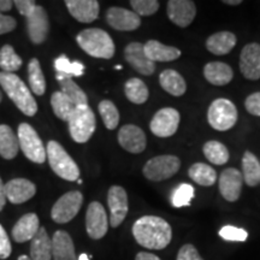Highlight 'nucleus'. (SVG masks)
<instances>
[{
    "mask_svg": "<svg viewBox=\"0 0 260 260\" xmlns=\"http://www.w3.org/2000/svg\"><path fill=\"white\" fill-rule=\"evenodd\" d=\"M180 121L181 116L177 110L172 107H165V109L159 110L153 116L149 128L158 138H170L176 134Z\"/></svg>",
    "mask_w": 260,
    "mask_h": 260,
    "instance_id": "9d476101",
    "label": "nucleus"
},
{
    "mask_svg": "<svg viewBox=\"0 0 260 260\" xmlns=\"http://www.w3.org/2000/svg\"><path fill=\"white\" fill-rule=\"evenodd\" d=\"M207 119H209L210 125L219 132H226L232 129L237 121V109L235 104L224 98L216 99L209 107Z\"/></svg>",
    "mask_w": 260,
    "mask_h": 260,
    "instance_id": "423d86ee",
    "label": "nucleus"
},
{
    "mask_svg": "<svg viewBox=\"0 0 260 260\" xmlns=\"http://www.w3.org/2000/svg\"><path fill=\"white\" fill-rule=\"evenodd\" d=\"M242 177L249 187H255L260 182V162L251 151H246L243 154Z\"/></svg>",
    "mask_w": 260,
    "mask_h": 260,
    "instance_id": "c756f323",
    "label": "nucleus"
},
{
    "mask_svg": "<svg viewBox=\"0 0 260 260\" xmlns=\"http://www.w3.org/2000/svg\"><path fill=\"white\" fill-rule=\"evenodd\" d=\"M116 69H117V70H121V69H122V65H117Z\"/></svg>",
    "mask_w": 260,
    "mask_h": 260,
    "instance_id": "6e6d98bb",
    "label": "nucleus"
},
{
    "mask_svg": "<svg viewBox=\"0 0 260 260\" xmlns=\"http://www.w3.org/2000/svg\"><path fill=\"white\" fill-rule=\"evenodd\" d=\"M205 157L214 165H223L229 160V151L222 142L218 141H207L203 147Z\"/></svg>",
    "mask_w": 260,
    "mask_h": 260,
    "instance_id": "f704fd0d",
    "label": "nucleus"
},
{
    "mask_svg": "<svg viewBox=\"0 0 260 260\" xmlns=\"http://www.w3.org/2000/svg\"><path fill=\"white\" fill-rule=\"evenodd\" d=\"M159 83L161 88L174 96H181L186 93L187 84L183 77L176 70L167 69L159 76Z\"/></svg>",
    "mask_w": 260,
    "mask_h": 260,
    "instance_id": "cd10ccee",
    "label": "nucleus"
},
{
    "mask_svg": "<svg viewBox=\"0 0 260 260\" xmlns=\"http://www.w3.org/2000/svg\"><path fill=\"white\" fill-rule=\"evenodd\" d=\"M181 168V160L176 155H158L146 162L142 172L149 181H164L174 176Z\"/></svg>",
    "mask_w": 260,
    "mask_h": 260,
    "instance_id": "6e6552de",
    "label": "nucleus"
},
{
    "mask_svg": "<svg viewBox=\"0 0 260 260\" xmlns=\"http://www.w3.org/2000/svg\"><path fill=\"white\" fill-rule=\"evenodd\" d=\"M98 109H99V113L106 128L109 130L116 129L119 123V112L115 104L110 100H103L100 102Z\"/></svg>",
    "mask_w": 260,
    "mask_h": 260,
    "instance_id": "4c0bfd02",
    "label": "nucleus"
},
{
    "mask_svg": "<svg viewBox=\"0 0 260 260\" xmlns=\"http://www.w3.org/2000/svg\"><path fill=\"white\" fill-rule=\"evenodd\" d=\"M245 107L251 115L260 117V92L253 93L251 95L247 96Z\"/></svg>",
    "mask_w": 260,
    "mask_h": 260,
    "instance_id": "a18cd8bd",
    "label": "nucleus"
},
{
    "mask_svg": "<svg viewBox=\"0 0 260 260\" xmlns=\"http://www.w3.org/2000/svg\"><path fill=\"white\" fill-rule=\"evenodd\" d=\"M0 86L8 94L10 99L25 116L32 117L38 112V104L27 84L17 75L9 73H0Z\"/></svg>",
    "mask_w": 260,
    "mask_h": 260,
    "instance_id": "f03ea898",
    "label": "nucleus"
},
{
    "mask_svg": "<svg viewBox=\"0 0 260 260\" xmlns=\"http://www.w3.org/2000/svg\"><path fill=\"white\" fill-rule=\"evenodd\" d=\"M197 15L195 3L190 0H170L168 2V16L174 24L187 28Z\"/></svg>",
    "mask_w": 260,
    "mask_h": 260,
    "instance_id": "2eb2a0df",
    "label": "nucleus"
},
{
    "mask_svg": "<svg viewBox=\"0 0 260 260\" xmlns=\"http://www.w3.org/2000/svg\"><path fill=\"white\" fill-rule=\"evenodd\" d=\"M243 177L237 169L229 168L219 177V191L226 201L234 203L240 198L242 190Z\"/></svg>",
    "mask_w": 260,
    "mask_h": 260,
    "instance_id": "6ab92c4d",
    "label": "nucleus"
},
{
    "mask_svg": "<svg viewBox=\"0 0 260 260\" xmlns=\"http://www.w3.org/2000/svg\"><path fill=\"white\" fill-rule=\"evenodd\" d=\"M118 142L122 148L134 154L144 152L147 145L145 132L140 126L134 124H125L122 126L118 133Z\"/></svg>",
    "mask_w": 260,
    "mask_h": 260,
    "instance_id": "4468645a",
    "label": "nucleus"
},
{
    "mask_svg": "<svg viewBox=\"0 0 260 260\" xmlns=\"http://www.w3.org/2000/svg\"><path fill=\"white\" fill-rule=\"evenodd\" d=\"M14 5V2H10V0H0V12L10 11Z\"/></svg>",
    "mask_w": 260,
    "mask_h": 260,
    "instance_id": "3c124183",
    "label": "nucleus"
},
{
    "mask_svg": "<svg viewBox=\"0 0 260 260\" xmlns=\"http://www.w3.org/2000/svg\"><path fill=\"white\" fill-rule=\"evenodd\" d=\"M68 123H69L71 138L79 144L88 141L95 132V116L88 105L77 106Z\"/></svg>",
    "mask_w": 260,
    "mask_h": 260,
    "instance_id": "39448f33",
    "label": "nucleus"
},
{
    "mask_svg": "<svg viewBox=\"0 0 260 260\" xmlns=\"http://www.w3.org/2000/svg\"><path fill=\"white\" fill-rule=\"evenodd\" d=\"M236 37L230 31H219L211 35L206 41V47L211 53L224 56L235 47Z\"/></svg>",
    "mask_w": 260,
    "mask_h": 260,
    "instance_id": "bb28decb",
    "label": "nucleus"
},
{
    "mask_svg": "<svg viewBox=\"0 0 260 260\" xmlns=\"http://www.w3.org/2000/svg\"><path fill=\"white\" fill-rule=\"evenodd\" d=\"M18 260H31L30 259V256H28V255H21V256H19V258H18Z\"/></svg>",
    "mask_w": 260,
    "mask_h": 260,
    "instance_id": "5fc2aeb1",
    "label": "nucleus"
},
{
    "mask_svg": "<svg viewBox=\"0 0 260 260\" xmlns=\"http://www.w3.org/2000/svg\"><path fill=\"white\" fill-rule=\"evenodd\" d=\"M37 193V187L25 178H14L5 184L6 199L12 204H23L30 200Z\"/></svg>",
    "mask_w": 260,
    "mask_h": 260,
    "instance_id": "aec40b11",
    "label": "nucleus"
},
{
    "mask_svg": "<svg viewBox=\"0 0 260 260\" xmlns=\"http://www.w3.org/2000/svg\"><path fill=\"white\" fill-rule=\"evenodd\" d=\"M76 41L79 46L90 57L111 59L115 54V42L103 29H84L77 35Z\"/></svg>",
    "mask_w": 260,
    "mask_h": 260,
    "instance_id": "7ed1b4c3",
    "label": "nucleus"
},
{
    "mask_svg": "<svg viewBox=\"0 0 260 260\" xmlns=\"http://www.w3.org/2000/svg\"><path fill=\"white\" fill-rule=\"evenodd\" d=\"M77 260H90V256L87 255V254H84V253H83V254H81L79 256V259H77Z\"/></svg>",
    "mask_w": 260,
    "mask_h": 260,
    "instance_id": "864d4df0",
    "label": "nucleus"
},
{
    "mask_svg": "<svg viewBox=\"0 0 260 260\" xmlns=\"http://www.w3.org/2000/svg\"><path fill=\"white\" fill-rule=\"evenodd\" d=\"M6 194H5V184L3 183L2 178H0V211L4 209L6 204Z\"/></svg>",
    "mask_w": 260,
    "mask_h": 260,
    "instance_id": "8fccbe9b",
    "label": "nucleus"
},
{
    "mask_svg": "<svg viewBox=\"0 0 260 260\" xmlns=\"http://www.w3.org/2000/svg\"><path fill=\"white\" fill-rule=\"evenodd\" d=\"M30 259L31 260H52V239L46 229H39L37 235L30 243Z\"/></svg>",
    "mask_w": 260,
    "mask_h": 260,
    "instance_id": "a878e982",
    "label": "nucleus"
},
{
    "mask_svg": "<svg viewBox=\"0 0 260 260\" xmlns=\"http://www.w3.org/2000/svg\"><path fill=\"white\" fill-rule=\"evenodd\" d=\"M61 93H64L76 106L88 105V98L87 94L81 89V87L73 79H65L59 81Z\"/></svg>",
    "mask_w": 260,
    "mask_h": 260,
    "instance_id": "c9c22d12",
    "label": "nucleus"
},
{
    "mask_svg": "<svg viewBox=\"0 0 260 260\" xmlns=\"http://www.w3.org/2000/svg\"><path fill=\"white\" fill-rule=\"evenodd\" d=\"M14 5H16L19 14L25 16V17H28L38 6L34 0H16L14 2Z\"/></svg>",
    "mask_w": 260,
    "mask_h": 260,
    "instance_id": "49530a36",
    "label": "nucleus"
},
{
    "mask_svg": "<svg viewBox=\"0 0 260 260\" xmlns=\"http://www.w3.org/2000/svg\"><path fill=\"white\" fill-rule=\"evenodd\" d=\"M54 68L57 73L67 74L70 76H82L84 65L80 61H70L65 54H61L59 58L54 60Z\"/></svg>",
    "mask_w": 260,
    "mask_h": 260,
    "instance_id": "ea45409f",
    "label": "nucleus"
},
{
    "mask_svg": "<svg viewBox=\"0 0 260 260\" xmlns=\"http://www.w3.org/2000/svg\"><path fill=\"white\" fill-rule=\"evenodd\" d=\"M109 229V218L104 206L98 201L89 204L86 213V230L90 239L100 240Z\"/></svg>",
    "mask_w": 260,
    "mask_h": 260,
    "instance_id": "9b49d317",
    "label": "nucleus"
},
{
    "mask_svg": "<svg viewBox=\"0 0 260 260\" xmlns=\"http://www.w3.org/2000/svg\"><path fill=\"white\" fill-rule=\"evenodd\" d=\"M145 52L152 61H171L181 57V51L176 47L167 46L157 40H149L144 45Z\"/></svg>",
    "mask_w": 260,
    "mask_h": 260,
    "instance_id": "393cba45",
    "label": "nucleus"
},
{
    "mask_svg": "<svg viewBox=\"0 0 260 260\" xmlns=\"http://www.w3.org/2000/svg\"><path fill=\"white\" fill-rule=\"evenodd\" d=\"M18 144L29 160L38 164H42L46 160L47 153L45 146L38 133L28 123H22L18 126Z\"/></svg>",
    "mask_w": 260,
    "mask_h": 260,
    "instance_id": "0eeeda50",
    "label": "nucleus"
},
{
    "mask_svg": "<svg viewBox=\"0 0 260 260\" xmlns=\"http://www.w3.org/2000/svg\"><path fill=\"white\" fill-rule=\"evenodd\" d=\"M205 79L214 86H225L232 82L234 71L229 65L222 61H211L204 68Z\"/></svg>",
    "mask_w": 260,
    "mask_h": 260,
    "instance_id": "b1692460",
    "label": "nucleus"
},
{
    "mask_svg": "<svg viewBox=\"0 0 260 260\" xmlns=\"http://www.w3.org/2000/svg\"><path fill=\"white\" fill-rule=\"evenodd\" d=\"M77 183H79V184H82V180H80V178H79V180H77Z\"/></svg>",
    "mask_w": 260,
    "mask_h": 260,
    "instance_id": "4d7b16f0",
    "label": "nucleus"
},
{
    "mask_svg": "<svg viewBox=\"0 0 260 260\" xmlns=\"http://www.w3.org/2000/svg\"><path fill=\"white\" fill-rule=\"evenodd\" d=\"M2 100H3V95H2V92H0V103H2Z\"/></svg>",
    "mask_w": 260,
    "mask_h": 260,
    "instance_id": "13d9d810",
    "label": "nucleus"
},
{
    "mask_svg": "<svg viewBox=\"0 0 260 260\" xmlns=\"http://www.w3.org/2000/svg\"><path fill=\"white\" fill-rule=\"evenodd\" d=\"M28 80L32 93H35L37 95H42L45 93V90H46V81H45V76L42 74L40 61L37 58H32L29 61Z\"/></svg>",
    "mask_w": 260,
    "mask_h": 260,
    "instance_id": "72a5a7b5",
    "label": "nucleus"
},
{
    "mask_svg": "<svg viewBox=\"0 0 260 260\" xmlns=\"http://www.w3.org/2000/svg\"><path fill=\"white\" fill-rule=\"evenodd\" d=\"M65 5L71 16L82 23H90L99 17V3L96 0H68Z\"/></svg>",
    "mask_w": 260,
    "mask_h": 260,
    "instance_id": "412c9836",
    "label": "nucleus"
},
{
    "mask_svg": "<svg viewBox=\"0 0 260 260\" xmlns=\"http://www.w3.org/2000/svg\"><path fill=\"white\" fill-rule=\"evenodd\" d=\"M40 229V220L35 213H27L18 219L12 228V239L16 242L23 243L31 241Z\"/></svg>",
    "mask_w": 260,
    "mask_h": 260,
    "instance_id": "4be33fe9",
    "label": "nucleus"
},
{
    "mask_svg": "<svg viewBox=\"0 0 260 260\" xmlns=\"http://www.w3.org/2000/svg\"><path fill=\"white\" fill-rule=\"evenodd\" d=\"M18 138L6 124H0V155L11 160L18 153Z\"/></svg>",
    "mask_w": 260,
    "mask_h": 260,
    "instance_id": "c85d7f7f",
    "label": "nucleus"
},
{
    "mask_svg": "<svg viewBox=\"0 0 260 260\" xmlns=\"http://www.w3.org/2000/svg\"><path fill=\"white\" fill-rule=\"evenodd\" d=\"M176 260H204L193 245L187 243L180 248Z\"/></svg>",
    "mask_w": 260,
    "mask_h": 260,
    "instance_id": "37998d69",
    "label": "nucleus"
},
{
    "mask_svg": "<svg viewBox=\"0 0 260 260\" xmlns=\"http://www.w3.org/2000/svg\"><path fill=\"white\" fill-rule=\"evenodd\" d=\"M27 29L32 44L40 45L46 40L50 24H48L47 12L42 6H37L34 11L27 17Z\"/></svg>",
    "mask_w": 260,
    "mask_h": 260,
    "instance_id": "f3484780",
    "label": "nucleus"
},
{
    "mask_svg": "<svg viewBox=\"0 0 260 260\" xmlns=\"http://www.w3.org/2000/svg\"><path fill=\"white\" fill-rule=\"evenodd\" d=\"M22 67L21 57L16 53L14 47L5 45L0 50V68L4 73L12 74Z\"/></svg>",
    "mask_w": 260,
    "mask_h": 260,
    "instance_id": "e433bc0d",
    "label": "nucleus"
},
{
    "mask_svg": "<svg viewBox=\"0 0 260 260\" xmlns=\"http://www.w3.org/2000/svg\"><path fill=\"white\" fill-rule=\"evenodd\" d=\"M106 21L116 30L132 31L141 24V18L134 11L123 8H110L106 12Z\"/></svg>",
    "mask_w": 260,
    "mask_h": 260,
    "instance_id": "dca6fc26",
    "label": "nucleus"
},
{
    "mask_svg": "<svg viewBox=\"0 0 260 260\" xmlns=\"http://www.w3.org/2000/svg\"><path fill=\"white\" fill-rule=\"evenodd\" d=\"M135 260H161L159 256L147 252H139L135 256Z\"/></svg>",
    "mask_w": 260,
    "mask_h": 260,
    "instance_id": "09e8293b",
    "label": "nucleus"
},
{
    "mask_svg": "<svg viewBox=\"0 0 260 260\" xmlns=\"http://www.w3.org/2000/svg\"><path fill=\"white\" fill-rule=\"evenodd\" d=\"M124 58L130 67L139 74L149 76L154 73L155 63L147 57L141 42H130L124 50Z\"/></svg>",
    "mask_w": 260,
    "mask_h": 260,
    "instance_id": "ddd939ff",
    "label": "nucleus"
},
{
    "mask_svg": "<svg viewBox=\"0 0 260 260\" xmlns=\"http://www.w3.org/2000/svg\"><path fill=\"white\" fill-rule=\"evenodd\" d=\"M133 10L138 16H151L159 10V2L157 0H132Z\"/></svg>",
    "mask_w": 260,
    "mask_h": 260,
    "instance_id": "a19ab883",
    "label": "nucleus"
},
{
    "mask_svg": "<svg viewBox=\"0 0 260 260\" xmlns=\"http://www.w3.org/2000/svg\"><path fill=\"white\" fill-rule=\"evenodd\" d=\"M47 158L52 170L60 178L67 181H77L80 177V169L74 159L68 154L63 146L57 141L47 144Z\"/></svg>",
    "mask_w": 260,
    "mask_h": 260,
    "instance_id": "20e7f679",
    "label": "nucleus"
},
{
    "mask_svg": "<svg viewBox=\"0 0 260 260\" xmlns=\"http://www.w3.org/2000/svg\"><path fill=\"white\" fill-rule=\"evenodd\" d=\"M52 259L77 260L73 239L64 230H58L52 237Z\"/></svg>",
    "mask_w": 260,
    "mask_h": 260,
    "instance_id": "5701e85b",
    "label": "nucleus"
},
{
    "mask_svg": "<svg viewBox=\"0 0 260 260\" xmlns=\"http://www.w3.org/2000/svg\"><path fill=\"white\" fill-rule=\"evenodd\" d=\"M51 105L54 115L61 121H69L70 116L76 109V105L61 92H54L51 96Z\"/></svg>",
    "mask_w": 260,
    "mask_h": 260,
    "instance_id": "473e14b6",
    "label": "nucleus"
},
{
    "mask_svg": "<svg viewBox=\"0 0 260 260\" xmlns=\"http://www.w3.org/2000/svg\"><path fill=\"white\" fill-rule=\"evenodd\" d=\"M194 188L188 183H182L171 194V204L175 207L189 206L191 199L194 198Z\"/></svg>",
    "mask_w": 260,
    "mask_h": 260,
    "instance_id": "58836bf2",
    "label": "nucleus"
},
{
    "mask_svg": "<svg viewBox=\"0 0 260 260\" xmlns=\"http://www.w3.org/2000/svg\"><path fill=\"white\" fill-rule=\"evenodd\" d=\"M83 195L79 190H71L57 200L51 210V217L58 224L73 220L82 206Z\"/></svg>",
    "mask_w": 260,
    "mask_h": 260,
    "instance_id": "1a4fd4ad",
    "label": "nucleus"
},
{
    "mask_svg": "<svg viewBox=\"0 0 260 260\" xmlns=\"http://www.w3.org/2000/svg\"><path fill=\"white\" fill-rule=\"evenodd\" d=\"M188 175L195 183L204 187H211L216 183L217 172L210 165L204 162H195L188 170Z\"/></svg>",
    "mask_w": 260,
    "mask_h": 260,
    "instance_id": "7c9ffc66",
    "label": "nucleus"
},
{
    "mask_svg": "<svg viewBox=\"0 0 260 260\" xmlns=\"http://www.w3.org/2000/svg\"><path fill=\"white\" fill-rule=\"evenodd\" d=\"M12 252L11 242H10L8 233L5 232V229L0 224V259H6L9 258L10 254Z\"/></svg>",
    "mask_w": 260,
    "mask_h": 260,
    "instance_id": "c03bdc74",
    "label": "nucleus"
},
{
    "mask_svg": "<svg viewBox=\"0 0 260 260\" xmlns=\"http://www.w3.org/2000/svg\"><path fill=\"white\" fill-rule=\"evenodd\" d=\"M219 236L225 241L243 242L248 237V233L242 228H237L233 225H225L219 230Z\"/></svg>",
    "mask_w": 260,
    "mask_h": 260,
    "instance_id": "79ce46f5",
    "label": "nucleus"
},
{
    "mask_svg": "<svg viewBox=\"0 0 260 260\" xmlns=\"http://www.w3.org/2000/svg\"><path fill=\"white\" fill-rule=\"evenodd\" d=\"M16 19L11 16H5L0 14V35L12 31L16 28Z\"/></svg>",
    "mask_w": 260,
    "mask_h": 260,
    "instance_id": "de8ad7c7",
    "label": "nucleus"
},
{
    "mask_svg": "<svg viewBox=\"0 0 260 260\" xmlns=\"http://www.w3.org/2000/svg\"><path fill=\"white\" fill-rule=\"evenodd\" d=\"M107 204L110 209V224L112 228L119 226L128 214V195L123 187L112 186L107 193Z\"/></svg>",
    "mask_w": 260,
    "mask_h": 260,
    "instance_id": "f8f14e48",
    "label": "nucleus"
},
{
    "mask_svg": "<svg viewBox=\"0 0 260 260\" xmlns=\"http://www.w3.org/2000/svg\"><path fill=\"white\" fill-rule=\"evenodd\" d=\"M240 70L247 80L260 79V45H246L240 56Z\"/></svg>",
    "mask_w": 260,
    "mask_h": 260,
    "instance_id": "a211bd4d",
    "label": "nucleus"
},
{
    "mask_svg": "<svg viewBox=\"0 0 260 260\" xmlns=\"http://www.w3.org/2000/svg\"><path fill=\"white\" fill-rule=\"evenodd\" d=\"M124 93L129 102H132L133 104H138V105L145 104L149 96V92L146 83L142 80L136 79V77L126 81L124 86Z\"/></svg>",
    "mask_w": 260,
    "mask_h": 260,
    "instance_id": "2f4dec72",
    "label": "nucleus"
},
{
    "mask_svg": "<svg viewBox=\"0 0 260 260\" xmlns=\"http://www.w3.org/2000/svg\"><path fill=\"white\" fill-rule=\"evenodd\" d=\"M223 3H224V4L235 6V5H240L242 2H241V0H224Z\"/></svg>",
    "mask_w": 260,
    "mask_h": 260,
    "instance_id": "603ef678",
    "label": "nucleus"
},
{
    "mask_svg": "<svg viewBox=\"0 0 260 260\" xmlns=\"http://www.w3.org/2000/svg\"><path fill=\"white\" fill-rule=\"evenodd\" d=\"M133 235L140 246L147 249H164L172 239V230L167 220L157 216H144L133 225Z\"/></svg>",
    "mask_w": 260,
    "mask_h": 260,
    "instance_id": "f257e3e1",
    "label": "nucleus"
}]
</instances>
